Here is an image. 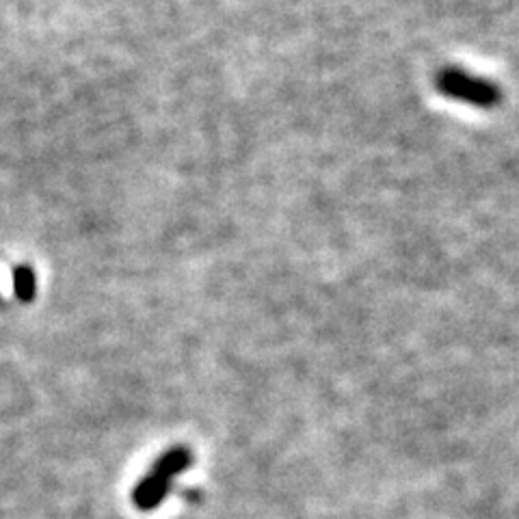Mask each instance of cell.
<instances>
[{
  "mask_svg": "<svg viewBox=\"0 0 519 519\" xmlns=\"http://www.w3.org/2000/svg\"><path fill=\"white\" fill-rule=\"evenodd\" d=\"M435 87L444 98L474 109H494L502 100V91L487 78L465 72L463 68H444L435 76Z\"/></svg>",
  "mask_w": 519,
  "mask_h": 519,
  "instance_id": "cell-1",
  "label": "cell"
},
{
  "mask_svg": "<svg viewBox=\"0 0 519 519\" xmlns=\"http://www.w3.org/2000/svg\"><path fill=\"white\" fill-rule=\"evenodd\" d=\"M169 485H171L169 478L156 474V472H150L135 489V504L141 511L156 509L167 496Z\"/></svg>",
  "mask_w": 519,
  "mask_h": 519,
  "instance_id": "cell-2",
  "label": "cell"
},
{
  "mask_svg": "<svg viewBox=\"0 0 519 519\" xmlns=\"http://www.w3.org/2000/svg\"><path fill=\"white\" fill-rule=\"evenodd\" d=\"M189 463H191V452L186 450V448H176V450L165 452V455L156 461L152 472L161 474V476H165V478H169V481H171L173 476H178L180 472H184L186 468H189Z\"/></svg>",
  "mask_w": 519,
  "mask_h": 519,
  "instance_id": "cell-3",
  "label": "cell"
},
{
  "mask_svg": "<svg viewBox=\"0 0 519 519\" xmlns=\"http://www.w3.org/2000/svg\"><path fill=\"white\" fill-rule=\"evenodd\" d=\"M13 290H16V297L24 303L33 301L35 297V273L29 266H18L13 271Z\"/></svg>",
  "mask_w": 519,
  "mask_h": 519,
  "instance_id": "cell-4",
  "label": "cell"
}]
</instances>
